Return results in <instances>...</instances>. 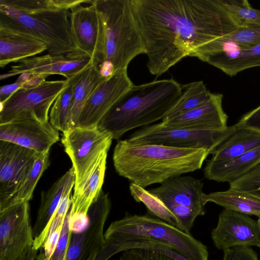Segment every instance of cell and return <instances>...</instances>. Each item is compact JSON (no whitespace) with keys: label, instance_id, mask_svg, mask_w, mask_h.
I'll list each match as a JSON object with an SVG mask.
<instances>
[{"label":"cell","instance_id":"d4e9b609","mask_svg":"<svg viewBox=\"0 0 260 260\" xmlns=\"http://www.w3.org/2000/svg\"><path fill=\"white\" fill-rule=\"evenodd\" d=\"M199 59L232 77L246 69L260 67V44L245 49L215 53Z\"/></svg>","mask_w":260,"mask_h":260},{"label":"cell","instance_id":"5bb4252c","mask_svg":"<svg viewBox=\"0 0 260 260\" xmlns=\"http://www.w3.org/2000/svg\"><path fill=\"white\" fill-rule=\"evenodd\" d=\"M36 152L0 140V209L4 207L30 171Z\"/></svg>","mask_w":260,"mask_h":260},{"label":"cell","instance_id":"7a4b0ae2","mask_svg":"<svg viewBox=\"0 0 260 260\" xmlns=\"http://www.w3.org/2000/svg\"><path fill=\"white\" fill-rule=\"evenodd\" d=\"M210 154L203 149L157 144H132L119 140L113 154L117 174L144 188L200 169Z\"/></svg>","mask_w":260,"mask_h":260},{"label":"cell","instance_id":"d6a6232c","mask_svg":"<svg viewBox=\"0 0 260 260\" xmlns=\"http://www.w3.org/2000/svg\"><path fill=\"white\" fill-rule=\"evenodd\" d=\"M222 4L243 25H260V10L253 8L247 0H221Z\"/></svg>","mask_w":260,"mask_h":260},{"label":"cell","instance_id":"ab89813d","mask_svg":"<svg viewBox=\"0 0 260 260\" xmlns=\"http://www.w3.org/2000/svg\"><path fill=\"white\" fill-rule=\"evenodd\" d=\"M238 128H246L260 132V105L244 114L236 123Z\"/></svg>","mask_w":260,"mask_h":260},{"label":"cell","instance_id":"484cf974","mask_svg":"<svg viewBox=\"0 0 260 260\" xmlns=\"http://www.w3.org/2000/svg\"><path fill=\"white\" fill-rule=\"evenodd\" d=\"M259 146L260 132L239 128L216 149L208 161L212 163L226 161Z\"/></svg>","mask_w":260,"mask_h":260},{"label":"cell","instance_id":"603a6c76","mask_svg":"<svg viewBox=\"0 0 260 260\" xmlns=\"http://www.w3.org/2000/svg\"><path fill=\"white\" fill-rule=\"evenodd\" d=\"M69 79L72 83L73 96L67 131L77 127L79 115L84 105L99 85L107 79L102 77L98 64L93 61Z\"/></svg>","mask_w":260,"mask_h":260},{"label":"cell","instance_id":"ac0fdd59","mask_svg":"<svg viewBox=\"0 0 260 260\" xmlns=\"http://www.w3.org/2000/svg\"><path fill=\"white\" fill-rule=\"evenodd\" d=\"M88 55L81 53L74 56L47 54L23 59L0 76L1 80L23 73L45 75H59L69 79L93 62Z\"/></svg>","mask_w":260,"mask_h":260},{"label":"cell","instance_id":"e575fe53","mask_svg":"<svg viewBox=\"0 0 260 260\" xmlns=\"http://www.w3.org/2000/svg\"><path fill=\"white\" fill-rule=\"evenodd\" d=\"M229 185L230 188L249 194L260 200V164Z\"/></svg>","mask_w":260,"mask_h":260},{"label":"cell","instance_id":"3957f363","mask_svg":"<svg viewBox=\"0 0 260 260\" xmlns=\"http://www.w3.org/2000/svg\"><path fill=\"white\" fill-rule=\"evenodd\" d=\"M182 92L181 85L172 78L133 84L98 126L118 140L128 131L162 120Z\"/></svg>","mask_w":260,"mask_h":260},{"label":"cell","instance_id":"d590c367","mask_svg":"<svg viewBox=\"0 0 260 260\" xmlns=\"http://www.w3.org/2000/svg\"><path fill=\"white\" fill-rule=\"evenodd\" d=\"M71 206L66 215L62 229L55 249L50 256L44 259L36 260H68V251L72 235L70 229Z\"/></svg>","mask_w":260,"mask_h":260},{"label":"cell","instance_id":"9c48e42d","mask_svg":"<svg viewBox=\"0 0 260 260\" xmlns=\"http://www.w3.org/2000/svg\"><path fill=\"white\" fill-rule=\"evenodd\" d=\"M150 192L165 204L177 219L180 230L190 234L196 219L205 215L202 201L203 183L189 176L169 179Z\"/></svg>","mask_w":260,"mask_h":260},{"label":"cell","instance_id":"52a82bcc","mask_svg":"<svg viewBox=\"0 0 260 260\" xmlns=\"http://www.w3.org/2000/svg\"><path fill=\"white\" fill-rule=\"evenodd\" d=\"M235 124L220 131H200L165 126L161 122L144 126L126 140L132 144H157L184 149H203L212 154L238 129Z\"/></svg>","mask_w":260,"mask_h":260},{"label":"cell","instance_id":"7402d4cb","mask_svg":"<svg viewBox=\"0 0 260 260\" xmlns=\"http://www.w3.org/2000/svg\"><path fill=\"white\" fill-rule=\"evenodd\" d=\"M47 50L42 41L21 29L0 25V67L36 56Z\"/></svg>","mask_w":260,"mask_h":260},{"label":"cell","instance_id":"5b68a950","mask_svg":"<svg viewBox=\"0 0 260 260\" xmlns=\"http://www.w3.org/2000/svg\"><path fill=\"white\" fill-rule=\"evenodd\" d=\"M104 26L101 63L111 62L115 72L127 69L135 57L145 53L131 0H93Z\"/></svg>","mask_w":260,"mask_h":260},{"label":"cell","instance_id":"83f0119b","mask_svg":"<svg viewBox=\"0 0 260 260\" xmlns=\"http://www.w3.org/2000/svg\"><path fill=\"white\" fill-rule=\"evenodd\" d=\"M182 94L163 119H169L199 107L211 98L212 93L202 81L181 85Z\"/></svg>","mask_w":260,"mask_h":260},{"label":"cell","instance_id":"b9f144b4","mask_svg":"<svg viewBox=\"0 0 260 260\" xmlns=\"http://www.w3.org/2000/svg\"><path fill=\"white\" fill-rule=\"evenodd\" d=\"M49 76L45 74H31L30 78L24 83L22 88L29 89L37 87L46 81V78Z\"/></svg>","mask_w":260,"mask_h":260},{"label":"cell","instance_id":"4dcf8cb0","mask_svg":"<svg viewBox=\"0 0 260 260\" xmlns=\"http://www.w3.org/2000/svg\"><path fill=\"white\" fill-rule=\"evenodd\" d=\"M129 188L132 197L136 202L143 203L152 214L180 230L177 219L159 198L133 182L131 183Z\"/></svg>","mask_w":260,"mask_h":260},{"label":"cell","instance_id":"ffe728a7","mask_svg":"<svg viewBox=\"0 0 260 260\" xmlns=\"http://www.w3.org/2000/svg\"><path fill=\"white\" fill-rule=\"evenodd\" d=\"M75 182V172L72 167L49 189L42 192L37 219L32 228L35 250H39L45 242L52 218L63 198L72 192Z\"/></svg>","mask_w":260,"mask_h":260},{"label":"cell","instance_id":"ba28073f","mask_svg":"<svg viewBox=\"0 0 260 260\" xmlns=\"http://www.w3.org/2000/svg\"><path fill=\"white\" fill-rule=\"evenodd\" d=\"M62 133L61 143L75 175L74 192L88 177L102 154L108 152L113 138L98 125L77 126Z\"/></svg>","mask_w":260,"mask_h":260},{"label":"cell","instance_id":"6da1fadb","mask_svg":"<svg viewBox=\"0 0 260 260\" xmlns=\"http://www.w3.org/2000/svg\"><path fill=\"white\" fill-rule=\"evenodd\" d=\"M149 72L162 75L201 46L241 22L221 0H131Z\"/></svg>","mask_w":260,"mask_h":260},{"label":"cell","instance_id":"8d00e7d4","mask_svg":"<svg viewBox=\"0 0 260 260\" xmlns=\"http://www.w3.org/2000/svg\"><path fill=\"white\" fill-rule=\"evenodd\" d=\"M119 248L121 251L135 248L151 249L166 254L175 260H188L169 246L155 241H141L127 242L122 244Z\"/></svg>","mask_w":260,"mask_h":260},{"label":"cell","instance_id":"1f68e13d","mask_svg":"<svg viewBox=\"0 0 260 260\" xmlns=\"http://www.w3.org/2000/svg\"><path fill=\"white\" fill-rule=\"evenodd\" d=\"M66 87L58 95L51 107L49 122L58 131L67 129V123L73 96V86L70 79Z\"/></svg>","mask_w":260,"mask_h":260},{"label":"cell","instance_id":"7c38bea8","mask_svg":"<svg viewBox=\"0 0 260 260\" xmlns=\"http://www.w3.org/2000/svg\"><path fill=\"white\" fill-rule=\"evenodd\" d=\"M111 206L108 194L102 190L89 209L85 228L72 233L68 260H96L105 244L104 228Z\"/></svg>","mask_w":260,"mask_h":260},{"label":"cell","instance_id":"f35d334b","mask_svg":"<svg viewBox=\"0 0 260 260\" xmlns=\"http://www.w3.org/2000/svg\"><path fill=\"white\" fill-rule=\"evenodd\" d=\"M223 252V260H258L256 253L250 246H235Z\"/></svg>","mask_w":260,"mask_h":260},{"label":"cell","instance_id":"8fae6325","mask_svg":"<svg viewBox=\"0 0 260 260\" xmlns=\"http://www.w3.org/2000/svg\"><path fill=\"white\" fill-rule=\"evenodd\" d=\"M29 202L0 210V260H19L33 246Z\"/></svg>","mask_w":260,"mask_h":260},{"label":"cell","instance_id":"9a60e30c","mask_svg":"<svg viewBox=\"0 0 260 260\" xmlns=\"http://www.w3.org/2000/svg\"><path fill=\"white\" fill-rule=\"evenodd\" d=\"M211 238L216 248L223 251L237 246L259 247L257 221L248 215L224 209L212 231Z\"/></svg>","mask_w":260,"mask_h":260},{"label":"cell","instance_id":"2e32d148","mask_svg":"<svg viewBox=\"0 0 260 260\" xmlns=\"http://www.w3.org/2000/svg\"><path fill=\"white\" fill-rule=\"evenodd\" d=\"M133 85L127 69L116 71L99 85L86 102L79 115L77 127L98 125Z\"/></svg>","mask_w":260,"mask_h":260},{"label":"cell","instance_id":"d6986e66","mask_svg":"<svg viewBox=\"0 0 260 260\" xmlns=\"http://www.w3.org/2000/svg\"><path fill=\"white\" fill-rule=\"evenodd\" d=\"M223 95L212 93L205 103L187 112L169 119L162 123L172 128L200 131H220L228 126V116L222 107Z\"/></svg>","mask_w":260,"mask_h":260},{"label":"cell","instance_id":"277c9868","mask_svg":"<svg viewBox=\"0 0 260 260\" xmlns=\"http://www.w3.org/2000/svg\"><path fill=\"white\" fill-rule=\"evenodd\" d=\"M104 238L105 244L98 255L122 243L149 241L169 246L188 260H208L207 247L190 234L147 214L126 213L110 224Z\"/></svg>","mask_w":260,"mask_h":260},{"label":"cell","instance_id":"f1b7e54d","mask_svg":"<svg viewBox=\"0 0 260 260\" xmlns=\"http://www.w3.org/2000/svg\"><path fill=\"white\" fill-rule=\"evenodd\" d=\"M49 165V151L42 153L36 152L34 163L30 171L16 191L0 210L16 203L29 202L32 198L39 179Z\"/></svg>","mask_w":260,"mask_h":260},{"label":"cell","instance_id":"8992f818","mask_svg":"<svg viewBox=\"0 0 260 260\" xmlns=\"http://www.w3.org/2000/svg\"><path fill=\"white\" fill-rule=\"evenodd\" d=\"M0 25L21 29L47 46L49 54L74 56L81 52L74 38L69 10L21 13L0 0Z\"/></svg>","mask_w":260,"mask_h":260},{"label":"cell","instance_id":"f6af8a7d","mask_svg":"<svg viewBox=\"0 0 260 260\" xmlns=\"http://www.w3.org/2000/svg\"><path fill=\"white\" fill-rule=\"evenodd\" d=\"M258 222V229H259V247L260 248V217L258 218V220H257Z\"/></svg>","mask_w":260,"mask_h":260},{"label":"cell","instance_id":"e0dca14e","mask_svg":"<svg viewBox=\"0 0 260 260\" xmlns=\"http://www.w3.org/2000/svg\"><path fill=\"white\" fill-rule=\"evenodd\" d=\"M59 140L58 131L49 122L26 119L0 124V140L36 152L50 151Z\"/></svg>","mask_w":260,"mask_h":260},{"label":"cell","instance_id":"60d3db41","mask_svg":"<svg viewBox=\"0 0 260 260\" xmlns=\"http://www.w3.org/2000/svg\"><path fill=\"white\" fill-rule=\"evenodd\" d=\"M23 83L15 82L13 83L3 85L0 87V103L7 100L14 92L22 88Z\"/></svg>","mask_w":260,"mask_h":260},{"label":"cell","instance_id":"836d02e7","mask_svg":"<svg viewBox=\"0 0 260 260\" xmlns=\"http://www.w3.org/2000/svg\"><path fill=\"white\" fill-rule=\"evenodd\" d=\"M223 37L235 43L241 49L253 47L260 44V25H243Z\"/></svg>","mask_w":260,"mask_h":260},{"label":"cell","instance_id":"4fadbf2b","mask_svg":"<svg viewBox=\"0 0 260 260\" xmlns=\"http://www.w3.org/2000/svg\"><path fill=\"white\" fill-rule=\"evenodd\" d=\"M70 10L71 30L79 49L99 66L103 55L104 26L93 1L89 6L79 4Z\"/></svg>","mask_w":260,"mask_h":260},{"label":"cell","instance_id":"4316f807","mask_svg":"<svg viewBox=\"0 0 260 260\" xmlns=\"http://www.w3.org/2000/svg\"><path fill=\"white\" fill-rule=\"evenodd\" d=\"M202 199L204 205L212 202L224 209L260 217V200L231 188L225 191L204 193Z\"/></svg>","mask_w":260,"mask_h":260},{"label":"cell","instance_id":"ee69618b","mask_svg":"<svg viewBox=\"0 0 260 260\" xmlns=\"http://www.w3.org/2000/svg\"><path fill=\"white\" fill-rule=\"evenodd\" d=\"M37 251L32 246L26 250L19 260H36L37 256Z\"/></svg>","mask_w":260,"mask_h":260},{"label":"cell","instance_id":"cb8c5ba5","mask_svg":"<svg viewBox=\"0 0 260 260\" xmlns=\"http://www.w3.org/2000/svg\"><path fill=\"white\" fill-rule=\"evenodd\" d=\"M260 164V146L226 161L212 163L204 168L205 177L229 183L245 175Z\"/></svg>","mask_w":260,"mask_h":260},{"label":"cell","instance_id":"7bdbcfd3","mask_svg":"<svg viewBox=\"0 0 260 260\" xmlns=\"http://www.w3.org/2000/svg\"><path fill=\"white\" fill-rule=\"evenodd\" d=\"M99 71L102 77L108 79L115 72L113 64L108 61H104L99 66Z\"/></svg>","mask_w":260,"mask_h":260},{"label":"cell","instance_id":"44dd1931","mask_svg":"<svg viewBox=\"0 0 260 260\" xmlns=\"http://www.w3.org/2000/svg\"><path fill=\"white\" fill-rule=\"evenodd\" d=\"M108 152L101 156L94 169L80 188L72 195L70 229L72 233L82 231L88 223L87 213L102 189Z\"/></svg>","mask_w":260,"mask_h":260},{"label":"cell","instance_id":"74e56055","mask_svg":"<svg viewBox=\"0 0 260 260\" xmlns=\"http://www.w3.org/2000/svg\"><path fill=\"white\" fill-rule=\"evenodd\" d=\"M120 260H175L158 251L142 248H135L124 251Z\"/></svg>","mask_w":260,"mask_h":260},{"label":"cell","instance_id":"30bf717a","mask_svg":"<svg viewBox=\"0 0 260 260\" xmlns=\"http://www.w3.org/2000/svg\"><path fill=\"white\" fill-rule=\"evenodd\" d=\"M68 80L46 81L39 86L20 88L1 103L0 124L26 119L49 121V111Z\"/></svg>","mask_w":260,"mask_h":260},{"label":"cell","instance_id":"f546056e","mask_svg":"<svg viewBox=\"0 0 260 260\" xmlns=\"http://www.w3.org/2000/svg\"><path fill=\"white\" fill-rule=\"evenodd\" d=\"M8 6L25 14L70 10L84 3L91 4L89 0H2Z\"/></svg>","mask_w":260,"mask_h":260}]
</instances>
